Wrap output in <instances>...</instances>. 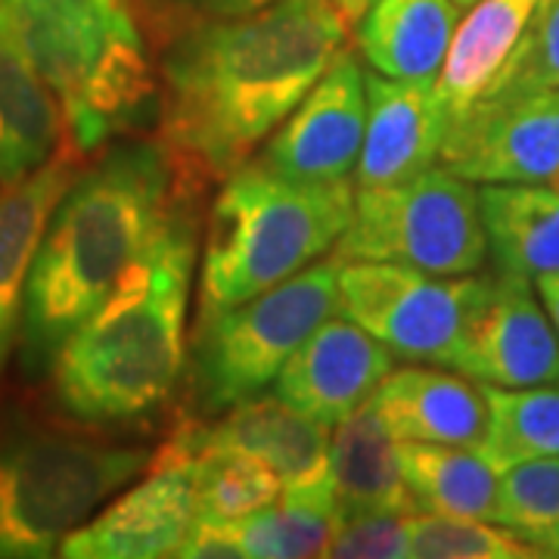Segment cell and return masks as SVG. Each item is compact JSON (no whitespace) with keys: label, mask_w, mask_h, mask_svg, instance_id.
I'll return each instance as SVG.
<instances>
[{"label":"cell","mask_w":559,"mask_h":559,"mask_svg":"<svg viewBox=\"0 0 559 559\" xmlns=\"http://www.w3.org/2000/svg\"><path fill=\"white\" fill-rule=\"evenodd\" d=\"M62 138L60 103L28 60L0 0V187L44 165L60 150Z\"/></svg>","instance_id":"19"},{"label":"cell","mask_w":559,"mask_h":559,"mask_svg":"<svg viewBox=\"0 0 559 559\" xmlns=\"http://www.w3.org/2000/svg\"><path fill=\"white\" fill-rule=\"evenodd\" d=\"M197 520L193 457L180 432L146 463L138 485L121 488L97 516L60 544L69 559H159L175 557L190 522Z\"/></svg>","instance_id":"10"},{"label":"cell","mask_w":559,"mask_h":559,"mask_svg":"<svg viewBox=\"0 0 559 559\" xmlns=\"http://www.w3.org/2000/svg\"><path fill=\"white\" fill-rule=\"evenodd\" d=\"M495 522L547 554L559 525V454L522 460L500 473Z\"/></svg>","instance_id":"29"},{"label":"cell","mask_w":559,"mask_h":559,"mask_svg":"<svg viewBox=\"0 0 559 559\" xmlns=\"http://www.w3.org/2000/svg\"><path fill=\"white\" fill-rule=\"evenodd\" d=\"M28 60L60 103L66 140L97 153L156 100L131 0H3Z\"/></svg>","instance_id":"5"},{"label":"cell","mask_w":559,"mask_h":559,"mask_svg":"<svg viewBox=\"0 0 559 559\" xmlns=\"http://www.w3.org/2000/svg\"><path fill=\"white\" fill-rule=\"evenodd\" d=\"M535 293L538 299L544 301L547 314L554 320V330L559 336V274H544V277H535Z\"/></svg>","instance_id":"34"},{"label":"cell","mask_w":559,"mask_h":559,"mask_svg":"<svg viewBox=\"0 0 559 559\" xmlns=\"http://www.w3.org/2000/svg\"><path fill=\"white\" fill-rule=\"evenodd\" d=\"M342 522L336 498H283L255 513L234 520L246 559L326 557V547Z\"/></svg>","instance_id":"27"},{"label":"cell","mask_w":559,"mask_h":559,"mask_svg":"<svg viewBox=\"0 0 559 559\" xmlns=\"http://www.w3.org/2000/svg\"><path fill=\"white\" fill-rule=\"evenodd\" d=\"M333 3H336V10L342 13V20L348 22V25H358V20L370 10L373 0H333Z\"/></svg>","instance_id":"35"},{"label":"cell","mask_w":559,"mask_h":559,"mask_svg":"<svg viewBox=\"0 0 559 559\" xmlns=\"http://www.w3.org/2000/svg\"><path fill=\"white\" fill-rule=\"evenodd\" d=\"M457 22L454 0H373L358 20V53L385 79L436 81Z\"/></svg>","instance_id":"20"},{"label":"cell","mask_w":559,"mask_h":559,"mask_svg":"<svg viewBox=\"0 0 559 559\" xmlns=\"http://www.w3.org/2000/svg\"><path fill=\"white\" fill-rule=\"evenodd\" d=\"M150 7V16L165 28V22H178L180 32L212 20H237L249 16L261 7H271L274 0H143Z\"/></svg>","instance_id":"32"},{"label":"cell","mask_w":559,"mask_h":559,"mask_svg":"<svg viewBox=\"0 0 559 559\" xmlns=\"http://www.w3.org/2000/svg\"><path fill=\"white\" fill-rule=\"evenodd\" d=\"M345 35L333 0H274L180 32L162 60V146L227 178L299 106Z\"/></svg>","instance_id":"1"},{"label":"cell","mask_w":559,"mask_h":559,"mask_svg":"<svg viewBox=\"0 0 559 559\" xmlns=\"http://www.w3.org/2000/svg\"><path fill=\"white\" fill-rule=\"evenodd\" d=\"M479 209L488 259L498 274H559V187L481 183Z\"/></svg>","instance_id":"21"},{"label":"cell","mask_w":559,"mask_h":559,"mask_svg":"<svg viewBox=\"0 0 559 559\" xmlns=\"http://www.w3.org/2000/svg\"><path fill=\"white\" fill-rule=\"evenodd\" d=\"M193 432L202 444L242 451L271 466L283 485V498H336L330 476L333 429L296 411L280 395L240 401L215 426L193 423Z\"/></svg>","instance_id":"15"},{"label":"cell","mask_w":559,"mask_h":559,"mask_svg":"<svg viewBox=\"0 0 559 559\" xmlns=\"http://www.w3.org/2000/svg\"><path fill=\"white\" fill-rule=\"evenodd\" d=\"M439 162L473 183H557L559 91L481 97L451 119Z\"/></svg>","instance_id":"11"},{"label":"cell","mask_w":559,"mask_h":559,"mask_svg":"<svg viewBox=\"0 0 559 559\" xmlns=\"http://www.w3.org/2000/svg\"><path fill=\"white\" fill-rule=\"evenodd\" d=\"M171 215V153L162 143H109L79 171L47 224L25 286L16 348L28 377L50 370L62 342Z\"/></svg>","instance_id":"2"},{"label":"cell","mask_w":559,"mask_h":559,"mask_svg":"<svg viewBox=\"0 0 559 559\" xmlns=\"http://www.w3.org/2000/svg\"><path fill=\"white\" fill-rule=\"evenodd\" d=\"M392 352L348 318H330L301 342L274 380L296 411L336 429L364 407L392 370Z\"/></svg>","instance_id":"14"},{"label":"cell","mask_w":559,"mask_h":559,"mask_svg":"<svg viewBox=\"0 0 559 559\" xmlns=\"http://www.w3.org/2000/svg\"><path fill=\"white\" fill-rule=\"evenodd\" d=\"M407 516L404 513H377V510L342 513L340 528L326 547V557L411 559Z\"/></svg>","instance_id":"31"},{"label":"cell","mask_w":559,"mask_h":559,"mask_svg":"<svg viewBox=\"0 0 559 559\" xmlns=\"http://www.w3.org/2000/svg\"><path fill=\"white\" fill-rule=\"evenodd\" d=\"M454 3H457V7H473L476 0H454Z\"/></svg>","instance_id":"37"},{"label":"cell","mask_w":559,"mask_h":559,"mask_svg":"<svg viewBox=\"0 0 559 559\" xmlns=\"http://www.w3.org/2000/svg\"><path fill=\"white\" fill-rule=\"evenodd\" d=\"M399 463L419 510L495 522L500 473L479 448L399 441Z\"/></svg>","instance_id":"24"},{"label":"cell","mask_w":559,"mask_h":559,"mask_svg":"<svg viewBox=\"0 0 559 559\" xmlns=\"http://www.w3.org/2000/svg\"><path fill=\"white\" fill-rule=\"evenodd\" d=\"M370 404L395 441L479 448L488 429L481 385L469 377H457V370H436V364L389 370L370 395Z\"/></svg>","instance_id":"18"},{"label":"cell","mask_w":559,"mask_h":559,"mask_svg":"<svg viewBox=\"0 0 559 559\" xmlns=\"http://www.w3.org/2000/svg\"><path fill=\"white\" fill-rule=\"evenodd\" d=\"M333 252L441 277L479 274L488 261L479 190L441 162L399 183L358 187L352 221Z\"/></svg>","instance_id":"7"},{"label":"cell","mask_w":559,"mask_h":559,"mask_svg":"<svg viewBox=\"0 0 559 559\" xmlns=\"http://www.w3.org/2000/svg\"><path fill=\"white\" fill-rule=\"evenodd\" d=\"M79 150L66 140L25 178L0 187V377L20 340L22 305L40 240L57 205L79 178Z\"/></svg>","instance_id":"17"},{"label":"cell","mask_w":559,"mask_h":559,"mask_svg":"<svg viewBox=\"0 0 559 559\" xmlns=\"http://www.w3.org/2000/svg\"><path fill=\"white\" fill-rule=\"evenodd\" d=\"M559 91V0H538L507 69L485 97Z\"/></svg>","instance_id":"30"},{"label":"cell","mask_w":559,"mask_h":559,"mask_svg":"<svg viewBox=\"0 0 559 559\" xmlns=\"http://www.w3.org/2000/svg\"><path fill=\"white\" fill-rule=\"evenodd\" d=\"M532 283L516 274L488 277L448 370L510 389L559 382V336Z\"/></svg>","instance_id":"13"},{"label":"cell","mask_w":559,"mask_h":559,"mask_svg":"<svg viewBox=\"0 0 559 559\" xmlns=\"http://www.w3.org/2000/svg\"><path fill=\"white\" fill-rule=\"evenodd\" d=\"M355 183L293 180L259 159L234 168L209 212L200 323L326 259L355 212Z\"/></svg>","instance_id":"4"},{"label":"cell","mask_w":559,"mask_h":559,"mask_svg":"<svg viewBox=\"0 0 559 559\" xmlns=\"http://www.w3.org/2000/svg\"><path fill=\"white\" fill-rule=\"evenodd\" d=\"M190 457H193V485H197V516L234 522L274 503L283 491L277 473L261 460L242 451L202 444L193 432V423L178 429Z\"/></svg>","instance_id":"26"},{"label":"cell","mask_w":559,"mask_h":559,"mask_svg":"<svg viewBox=\"0 0 559 559\" xmlns=\"http://www.w3.org/2000/svg\"><path fill=\"white\" fill-rule=\"evenodd\" d=\"M538 0H476L457 22L448 57L441 66L436 91L448 109V119L460 116L488 94V87L507 69L532 20Z\"/></svg>","instance_id":"23"},{"label":"cell","mask_w":559,"mask_h":559,"mask_svg":"<svg viewBox=\"0 0 559 559\" xmlns=\"http://www.w3.org/2000/svg\"><path fill=\"white\" fill-rule=\"evenodd\" d=\"M340 267L342 259L333 252L255 299L200 323L197 358L209 411L261 395L301 342L323 320L340 314Z\"/></svg>","instance_id":"8"},{"label":"cell","mask_w":559,"mask_h":559,"mask_svg":"<svg viewBox=\"0 0 559 559\" xmlns=\"http://www.w3.org/2000/svg\"><path fill=\"white\" fill-rule=\"evenodd\" d=\"M367 128L360 60L342 47L314 87L264 140L259 162L293 180L355 178Z\"/></svg>","instance_id":"12"},{"label":"cell","mask_w":559,"mask_h":559,"mask_svg":"<svg viewBox=\"0 0 559 559\" xmlns=\"http://www.w3.org/2000/svg\"><path fill=\"white\" fill-rule=\"evenodd\" d=\"M330 476L342 513H417V498L401 476L399 441L385 429L377 407L367 401L333 429Z\"/></svg>","instance_id":"22"},{"label":"cell","mask_w":559,"mask_h":559,"mask_svg":"<svg viewBox=\"0 0 559 559\" xmlns=\"http://www.w3.org/2000/svg\"><path fill=\"white\" fill-rule=\"evenodd\" d=\"M153 454L100 441L25 432L0 441V557L60 554L72 535L146 469Z\"/></svg>","instance_id":"6"},{"label":"cell","mask_w":559,"mask_h":559,"mask_svg":"<svg viewBox=\"0 0 559 559\" xmlns=\"http://www.w3.org/2000/svg\"><path fill=\"white\" fill-rule=\"evenodd\" d=\"M488 277H441L392 261H345L340 314L355 320L395 358L451 367Z\"/></svg>","instance_id":"9"},{"label":"cell","mask_w":559,"mask_h":559,"mask_svg":"<svg viewBox=\"0 0 559 559\" xmlns=\"http://www.w3.org/2000/svg\"><path fill=\"white\" fill-rule=\"evenodd\" d=\"M180 559H242L240 540L234 532V522L224 520H205L197 516L190 522L187 535L180 540L178 554Z\"/></svg>","instance_id":"33"},{"label":"cell","mask_w":559,"mask_h":559,"mask_svg":"<svg viewBox=\"0 0 559 559\" xmlns=\"http://www.w3.org/2000/svg\"><path fill=\"white\" fill-rule=\"evenodd\" d=\"M193 267V230L171 215L50 364L53 399L69 417L116 426L165 404L187 360Z\"/></svg>","instance_id":"3"},{"label":"cell","mask_w":559,"mask_h":559,"mask_svg":"<svg viewBox=\"0 0 559 559\" xmlns=\"http://www.w3.org/2000/svg\"><path fill=\"white\" fill-rule=\"evenodd\" d=\"M364 84L367 128L355 187L399 183L439 165L451 119L436 81H399L380 72H364Z\"/></svg>","instance_id":"16"},{"label":"cell","mask_w":559,"mask_h":559,"mask_svg":"<svg viewBox=\"0 0 559 559\" xmlns=\"http://www.w3.org/2000/svg\"><path fill=\"white\" fill-rule=\"evenodd\" d=\"M547 554H550V557H559V525L554 528L550 540H547Z\"/></svg>","instance_id":"36"},{"label":"cell","mask_w":559,"mask_h":559,"mask_svg":"<svg viewBox=\"0 0 559 559\" xmlns=\"http://www.w3.org/2000/svg\"><path fill=\"white\" fill-rule=\"evenodd\" d=\"M554 187H559V180H557V183H554Z\"/></svg>","instance_id":"38"},{"label":"cell","mask_w":559,"mask_h":559,"mask_svg":"<svg viewBox=\"0 0 559 559\" xmlns=\"http://www.w3.org/2000/svg\"><path fill=\"white\" fill-rule=\"evenodd\" d=\"M488 429L479 451L498 473L522 460L559 454V385H491L479 382Z\"/></svg>","instance_id":"25"},{"label":"cell","mask_w":559,"mask_h":559,"mask_svg":"<svg viewBox=\"0 0 559 559\" xmlns=\"http://www.w3.org/2000/svg\"><path fill=\"white\" fill-rule=\"evenodd\" d=\"M411 559H528L544 550L503 525L417 510L407 516Z\"/></svg>","instance_id":"28"}]
</instances>
